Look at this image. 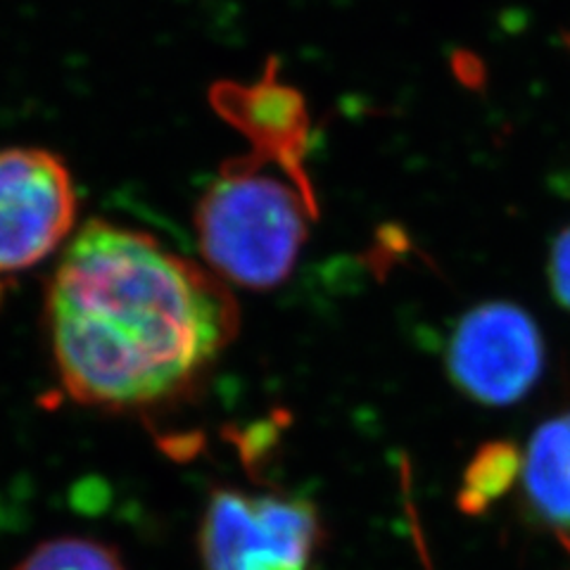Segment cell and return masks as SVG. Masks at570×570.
I'll list each match as a JSON object with an SVG mask.
<instances>
[{"mask_svg": "<svg viewBox=\"0 0 570 570\" xmlns=\"http://www.w3.org/2000/svg\"><path fill=\"white\" fill-rule=\"evenodd\" d=\"M521 475L530 509L551 528L570 532V412L532 433Z\"/></svg>", "mask_w": 570, "mask_h": 570, "instance_id": "7", "label": "cell"}, {"mask_svg": "<svg viewBox=\"0 0 570 570\" xmlns=\"http://www.w3.org/2000/svg\"><path fill=\"white\" fill-rule=\"evenodd\" d=\"M257 157L228 159L195 205L193 224L209 272L247 291H272L293 274L318 205Z\"/></svg>", "mask_w": 570, "mask_h": 570, "instance_id": "2", "label": "cell"}, {"mask_svg": "<svg viewBox=\"0 0 570 570\" xmlns=\"http://www.w3.org/2000/svg\"><path fill=\"white\" fill-rule=\"evenodd\" d=\"M14 570H127V566L110 544L62 534L33 547Z\"/></svg>", "mask_w": 570, "mask_h": 570, "instance_id": "8", "label": "cell"}, {"mask_svg": "<svg viewBox=\"0 0 570 570\" xmlns=\"http://www.w3.org/2000/svg\"><path fill=\"white\" fill-rule=\"evenodd\" d=\"M549 285L559 305L570 312V226H566L551 243Z\"/></svg>", "mask_w": 570, "mask_h": 570, "instance_id": "10", "label": "cell"}, {"mask_svg": "<svg viewBox=\"0 0 570 570\" xmlns=\"http://www.w3.org/2000/svg\"><path fill=\"white\" fill-rule=\"evenodd\" d=\"M321 542L316 507L285 494L217 490L198 530L205 570H309Z\"/></svg>", "mask_w": 570, "mask_h": 570, "instance_id": "3", "label": "cell"}, {"mask_svg": "<svg viewBox=\"0 0 570 570\" xmlns=\"http://www.w3.org/2000/svg\"><path fill=\"white\" fill-rule=\"evenodd\" d=\"M43 318L67 395L105 412L186 397L240 328L236 297L219 276L105 219L69 240Z\"/></svg>", "mask_w": 570, "mask_h": 570, "instance_id": "1", "label": "cell"}, {"mask_svg": "<svg viewBox=\"0 0 570 570\" xmlns=\"http://www.w3.org/2000/svg\"><path fill=\"white\" fill-rule=\"evenodd\" d=\"M77 188L58 155L0 150V274L27 272L65 245L77 224Z\"/></svg>", "mask_w": 570, "mask_h": 570, "instance_id": "5", "label": "cell"}, {"mask_svg": "<svg viewBox=\"0 0 570 570\" xmlns=\"http://www.w3.org/2000/svg\"><path fill=\"white\" fill-rule=\"evenodd\" d=\"M521 461L523 459H519L511 444H485L466 471V483H463L461 490V507L466 511H480L492 499L502 497L511 488L515 473L521 471Z\"/></svg>", "mask_w": 570, "mask_h": 570, "instance_id": "9", "label": "cell"}, {"mask_svg": "<svg viewBox=\"0 0 570 570\" xmlns=\"http://www.w3.org/2000/svg\"><path fill=\"white\" fill-rule=\"evenodd\" d=\"M209 102L219 117L247 138L253 148L249 155L264 165L278 167L309 203L318 205L305 167L309 140L307 102L297 88L278 81L276 60L255 83H214Z\"/></svg>", "mask_w": 570, "mask_h": 570, "instance_id": "6", "label": "cell"}, {"mask_svg": "<svg viewBox=\"0 0 570 570\" xmlns=\"http://www.w3.org/2000/svg\"><path fill=\"white\" fill-rule=\"evenodd\" d=\"M544 368V337L534 318L511 302L469 309L448 345L452 383L469 400L488 406L521 402Z\"/></svg>", "mask_w": 570, "mask_h": 570, "instance_id": "4", "label": "cell"}]
</instances>
